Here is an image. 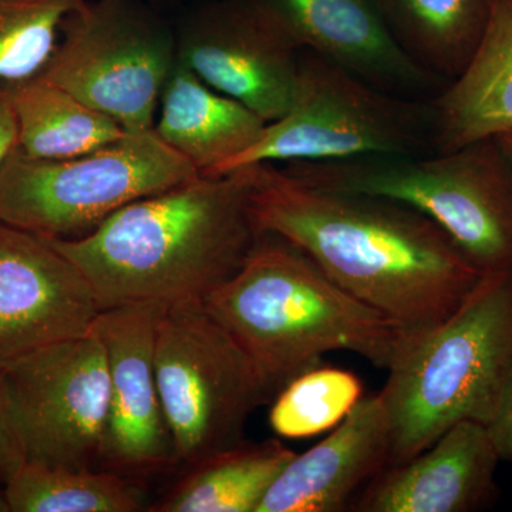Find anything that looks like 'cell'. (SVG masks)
<instances>
[{
	"label": "cell",
	"mask_w": 512,
	"mask_h": 512,
	"mask_svg": "<svg viewBox=\"0 0 512 512\" xmlns=\"http://www.w3.org/2000/svg\"><path fill=\"white\" fill-rule=\"evenodd\" d=\"M252 168V214L410 336L441 325L485 272L436 222L372 195L326 190L275 164Z\"/></svg>",
	"instance_id": "cell-1"
},
{
	"label": "cell",
	"mask_w": 512,
	"mask_h": 512,
	"mask_svg": "<svg viewBox=\"0 0 512 512\" xmlns=\"http://www.w3.org/2000/svg\"><path fill=\"white\" fill-rule=\"evenodd\" d=\"M251 192V167L200 174L131 202L82 238H43L83 272L101 311L202 301L238 271L261 234Z\"/></svg>",
	"instance_id": "cell-2"
},
{
	"label": "cell",
	"mask_w": 512,
	"mask_h": 512,
	"mask_svg": "<svg viewBox=\"0 0 512 512\" xmlns=\"http://www.w3.org/2000/svg\"><path fill=\"white\" fill-rule=\"evenodd\" d=\"M202 302L251 357L272 399L326 353L346 350L387 370L412 339L272 232L261 231L238 271Z\"/></svg>",
	"instance_id": "cell-3"
},
{
	"label": "cell",
	"mask_w": 512,
	"mask_h": 512,
	"mask_svg": "<svg viewBox=\"0 0 512 512\" xmlns=\"http://www.w3.org/2000/svg\"><path fill=\"white\" fill-rule=\"evenodd\" d=\"M512 362V268L485 274L441 325L409 340L380 390L389 466L430 447L461 421L487 426Z\"/></svg>",
	"instance_id": "cell-4"
},
{
	"label": "cell",
	"mask_w": 512,
	"mask_h": 512,
	"mask_svg": "<svg viewBox=\"0 0 512 512\" xmlns=\"http://www.w3.org/2000/svg\"><path fill=\"white\" fill-rule=\"evenodd\" d=\"M494 138L447 153L291 163L293 177L407 205L436 222L485 274L512 268V167Z\"/></svg>",
	"instance_id": "cell-5"
},
{
	"label": "cell",
	"mask_w": 512,
	"mask_h": 512,
	"mask_svg": "<svg viewBox=\"0 0 512 512\" xmlns=\"http://www.w3.org/2000/svg\"><path fill=\"white\" fill-rule=\"evenodd\" d=\"M197 175L154 128L127 131L110 146L63 160L30 158L16 148L0 167V224L82 238L131 202Z\"/></svg>",
	"instance_id": "cell-6"
},
{
	"label": "cell",
	"mask_w": 512,
	"mask_h": 512,
	"mask_svg": "<svg viewBox=\"0 0 512 512\" xmlns=\"http://www.w3.org/2000/svg\"><path fill=\"white\" fill-rule=\"evenodd\" d=\"M433 151L431 100L392 96L302 49L298 89L281 119L266 124L244 153L210 175L256 164L320 163Z\"/></svg>",
	"instance_id": "cell-7"
},
{
	"label": "cell",
	"mask_w": 512,
	"mask_h": 512,
	"mask_svg": "<svg viewBox=\"0 0 512 512\" xmlns=\"http://www.w3.org/2000/svg\"><path fill=\"white\" fill-rule=\"evenodd\" d=\"M154 362L178 464L238 446L252 413L272 402L258 367L200 299L164 306Z\"/></svg>",
	"instance_id": "cell-8"
},
{
	"label": "cell",
	"mask_w": 512,
	"mask_h": 512,
	"mask_svg": "<svg viewBox=\"0 0 512 512\" xmlns=\"http://www.w3.org/2000/svg\"><path fill=\"white\" fill-rule=\"evenodd\" d=\"M177 60V37L133 0H84L39 77L126 131L153 130Z\"/></svg>",
	"instance_id": "cell-9"
},
{
	"label": "cell",
	"mask_w": 512,
	"mask_h": 512,
	"mask_svg": "<svg viewBox=\"0 0 512 512\" xmlns=\"http://www.w3.org/2000/svg\"><path fill=\"white\" fill-rule=\"evenodd\" d=\"M26 463L101 468L109 417L106 350L92 330L0 363Z\"/></svg>",
	"instance_id": "cell-10"
},
{
	"label": "cell",
	"mask_w": 512,
	"mask_h": 512,
	"mask_svg": "<svg viewBox=\"0 0 512 512\" xmlns=\"http://www.w3.org/2000/svg\"><path fill=\"white\" fill-rule=\"evenodd\" d=\"M301 53L261 0L208 3L177 37L178 62L266 124L291 107Z\"/></svg>",
	"instance_id": "cell-11"
},
{
	"label": "cell",
	"mask_w": 512,
	"mask_h": 512,
	"mask_svg": "<svg viewBox=\"0 0 512 512\" xmlns=\"http://www.w3.org/2000/svg\"><path fill=\"white\" fill-rule=\"evenodd\" d=\"M164 306L104 309L92 328L106 350L109 369V417L100 467L133 478L178 464L154 362Z\"/></svg>",
	"instance_id": "cell-12"
},
{
	"label": "cell",
	"mask_w": 512,
	"mask_h": 512,
	"mask_svg": "<svg viewBox=\"0 0 512 512\" xmlns=\"http://www.w3.org/2000/svg\"><path fill=\"white\" fill-rule=\"evenodd\" d=\"M100 312L69 258L40 235L0 224V363L87 335Z\"/></svg>",
	"instance_id": "cell-13"
},
{
	"label": "cell",
	"mask_w": 512,
	"mask_h": 512,
	"mask_svg": "<svg viewBox=\"0 0 512 512\" xmlns=\"http://www.w3.org/2000/svg\"><path fill=\"white\" fill-rule=\"evenodd\" d=\"M299 49L402 99H434L447 86L396 42L375 0H261Z\"/></svg>",
	"instance_id": "cell-14"
},
{
	"label": "cell",
	"mask_w": 512,
	"mask_h": 512,
	"mask_svg": "<svg viewBox=\"0 0 512 512\" xmlns=\"http://www.w3.org/2000/svg\"><path fill=\"white\" fill-rule=\"evenodd\" d=\"M501 458L487 426L461 421L420 454L384 468L357 497V512H473L497 498Z\"/></svg>",
	"instance_id": "cell-15"
},
{
	"label": "cell",
	"mask_w": 512,
	"mask_h": 512,
	"mask_svg": "<svg viewBox=\"0 0 512 512\" xmlns=\"http://www.w3.org/2000/svg\"><path fill=\"white\" fill-rule=\"evenodd\" d=\"M390 448L382 396L362 397L325 440L295 454L256 512L352 510L367 484L389 466Z\"/></svg>",
	"instance_id": "cell-16"
},
{
	"label": "cell",
	"mask_w": 512,
	"mask_h": 512,
	"mask_svg": "<svg viewBox=\"0 0 512 512\" xmlns=\"http://www.w3.org/2000/svg\"><path fill=\"white\" fill-rule=\"evenodd\" d=\"M431 110L434 153L512 131V0H493L473 56L431 99Z\"/></svg>",
	"instance_id": "cell-17"
},
{
	"label": "cell",
	"mask_w": 512,
	"mask_h": 512,
	"mask_svg": "<svg viewBox=\"0 0 512 512\" xmlns=\"http://www.w3.org/2000/svg\"><path fill=\"white\" fill-rule=\"evenodd\" d=\"M158 107L157 136L202 175L248 150L266 126L254 111L212 89L178 60Z\"/></svg>",
	"instance_id": "cell-18"
},
{
	"label": "cell",
	"mask_w": 512,
	"mask_h": 512,
	"mask_svg": "<svg viewBox=\"0 0 512 512\" xmlns=\"http://www.w3.org/2000/svg\"><path fill=\"white\" fill-rule=\"evenodd\" d=\"M279 440L242 441L188 467L150 512H256L295 457Z\"/></svg>",
	"instance_id": "cell-19"
},
{
	"label": "cell",
	"mask_w": 512,
	"mask_h": 512,
	"mask_svg": "<svg viewBox=\"0 0 512 512\" xmlns=\"http://www.w3.org/2000/svg\"><path fill=\"white\" fill-rule=\"evenodd\" d=\"M2 86L15 114L18 148L30 158L83 156L127 133L116 120L42 77Z\"/></svg>",
	"instance_id": "cell-20"
},
{
	"label": "cell",
	"mask_w": 512,
	"mask_h": 512,
	"mask_svg": "<svg viewBox=\"0 0 512 512\" xmlns=\"http://www.w3.org/2000/svg\"><path fill=\"white\" fill-rule=\"evenodd\" d=\"M387 28L414 62L453 82L480 42L493 0H375Z\"/></svg>",
	"instance_id": "cell-21"
},
{
	"label": "cell",
	"mask_w": 512,
	"mask_h": 512,
	"mask_svg": "<svg viewBox=\"0 0 512 512\" xmlns=\"http://www.w3.org/2000/svg\"><path fill=\"white\" fill-rule=\"evenodd\" d=\"M10 512L147 511L133 477L106 468L25 463L3 488Z\"/></svg>",
	"instance_id": "cell-22"
},
{
	"label": "cell",
	"mask_w": 512,
	"mask_h": 512,
	"mask_svg": "<svg viewBox=\"0 0 512 512\" xmlns=\"http://www.w3.org/2000/svg\"><path fill=\"white\" fill-rule=\"evenodd\" d=\"M355 373L322 363L299 373L272 399L269 424L276 436L306 439L335 429L362 399Z\"/></svg>",
	"instance_id": "cell-23"
},
{
	"label": "cell",
	"mask_w": 512,
	"mask_h": 512,
	"mask_svg": "<svg viewBox=\"0 0 512 512\" xmlns=\"http://www.w3.org/2000/svg\"><path fill=\"white\" fill-rule=\"evenodd\" d=\"M84 0H0V84L39 76Z\"/></svg>",
	"instance_id": "cell-24"
},
{
	"label": "cell",
	"mask_w": 512,
	"mask_h": 512,
	"mask_svg": "<svg viewBox=\"0 0 512 512\" xmlns=\"http://www.w3.org/2000/svg\"><path fill=\"white\" fill-rule=\"evenodd\" d=\"M26 463L25 448L0 376V483L5 487Z\"/></svg>",
	"instance_id": "cell-25"
},
{
	"label": "cell",
	"mask_w": 512,
	"mask_h": 512,
	"mask_svg": "<svg viewBox=\"0 0 512 512\" xmlns=\"http://www.w3.org/2000/svg\"><path fill=\"white\" fill-rule=\"evenodd\" d=\"M501 461L512 463V362L498 394L497 404L487 424Z\"/></svg>",
	"instance_id": "cell-26"
},
{
	"label": "cell",
	"mask_w": 512,
	"mask_h": 512,
	"mask_svg": "<svg viewBox=\"0 0 512 512\" xmlns=\"http://www.w3.org/2000/svg\"><path fill=\"white\" fill-rule=\"evenodd\" d=\"M18 148V127L5 89L0 84V167Z\"/></svg>",
	"instance_id": "cell-27"
},
{
	"label": "cell",
	"mask_w": 512,
	"mask_h": 512,
	"mask_svg": "<svg viewBox=\"0 0 512 512\" xmlns=\"http://www.w3.org/2000/svg\"><path fill=\"white\" fill-rule=\"evenodd\" d=\"M495 140L500 144L501 150H503L508 163H510L512 167V131H508V133L495 137Z\"/></svg>",
	"instance_id": "cell-28"
},
{
	"label": "cell",
	"mask_w": 512,
	"mask_h": 512,
	"mask_svg": "<svg viewBox=\"0 0 512 512\" xmlns=\"http://www.w3.org/2000/svg\"><path fill=\"white\" fill-rule=\"evenodd\" d=\"M0 512H10L9 505L5 500V494H3V490H0Z\"/></svg>",
	"instance_id": "cell-29"
}]
</instances>
